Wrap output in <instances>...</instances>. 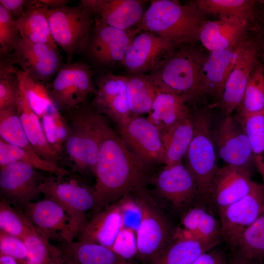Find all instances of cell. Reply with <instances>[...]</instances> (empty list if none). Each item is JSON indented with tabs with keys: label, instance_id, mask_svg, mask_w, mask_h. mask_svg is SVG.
<instances>
[{
	"label": "cell",
	"instance_id": "6da1fadb",
	"mask_svg": "<svg viewBox=\"0 0 264 264\" xmlns=\"http://www.w3.org/2000/svg\"><path fill=\"white\" fill-rule=\"evenodd\" d=\"M152 169L110 127L100 147L92 187L94 205L89 214L100 212L126 194L148 187L153 176Z\"/></svg>",
	"mask_w": 264,
	"mask_h": 264
},
{
	"label": "cell",
	"instance_id": "7a4b0ae2",
	"mask_svg": "<svg viewBox=\"0 0 264 264\" xmlns=\"http://www.w3.org/2000/svg\"><path fill=\"white\" fill-rule=\"evenodd\" d=\"M68 132L62 154L71 172L94 175L100 147L111 127L108 118L87 102L65 114Z\"/></svg>",
	"mask_w": 264,
	"mask_h": 264
},
{
	"label": "cell",
	"instance_id": "3957f363",
	"mask_svg": "<svg viewBox=\"0 0 264 264\" xmlns=\"http://www.w3.org/2000/svg\"><path fill=\"white\" fill-rule=\"evenodd\" d=\"M205 17L195 1L182 4L176 0H154L137 27L177 45L194 44Z\"/></svg>",
	"mask_w": 264,
	"mask_h": 264
},
{
	"label": "cell",
	"instance_id": "277c9868",
	"mask_svg": "<svg viewBox=\"0 0 264 264\" xmlns=\"http://www.w3.org/2000/svg\"><path fill=\"white\" fill-rule=\"evenodd\" d=\"M131 194L141 214L136 231V259L141 264H150L172 241L176 228L148 187Z\"/></svg>",
	"mask_w": 264,
	"mask_h": 264
},
{
	"label": "cell",
	"instance_id": "5b68a950",
	"mask_svg": "<svg viewBox=\"0 0 264 264\" xmlns=\"http://www.w3.org/2000/svg\"><path fill=\"white\" fill-rule=\"evenodd\" d=\"M192 116L194 134L184 165L195 181L199 199L210 201L212 182L220 168L212 134V116L207 108L195 110Z\"/></svg>",
	"mask_w": 264,
	"mask_h": 264
},
{
	"label": "cell",
	"instance_id": "8992f818",
	"mask_svg": "<svg viewBox=\"0 0 264 264\" xmlns=\"http://www.w3.org/2000/svg\"><path fill=\"white\" fill-rule=\"evenodd\" d=\"M194 44L176 50L158 68L149 73L187 103L201 97L202 70L207 55Z\"/></svg>",
	"mask_w": 264,
	"mask_h": 264
},
{
	"label": "cell",
	"instance_id": "52a82bcc",
	"mask_svg": "<svg viewBox=\"0 0 264 264\" xmlns=\"http://www.w3.org/2000/svg\"><path fill=\"white\" fill-rule=\"evenodd\" d=\"M53 38L66 53L67 63L75 55L83 53L89 39L95 18L92 11L82 3L56 9H47Z\"/></svg>",
	"mask_w": 264,
	"mask_h": 264
},
{
	"label": "cell",
	"instance_id": "ba28073f",
	"mask_svg": "<svg viewBox=\"0 0 264 264\" xmlns=\"http://www.w3.org/2000/svg\"><path fill=\"white\" fill-rule=\"evenodd\" d=\"M66 176H44L40 185L44 198L59 204L69 215L73 233L78 238L94 205L93 188Z\"/></svg>",
	"mask_w": 264,
	"mask_h": 264
},
{
	"label": "cell",
	"instance_id": "9c48e42d",
	"mask_svg": "<svg viewBox=\"0 0 264 264\" xmlns=\"http://www.w3.org/2000/svg\"><path fill=\"white\" fill-rule=\"evenodd\" d=\"M93 71L88 63L77 61L64 64L52 80L49 93L60 112L65 114L88 102L96 92Z\"/></svg>",
	"mask_w": 264,
	"mask_h": 264
},
{
	"label": "cell",
	"instance_id": "30bf717a",
	"mask_svg": "<svg viewBox=\"0 0 264 264\" xmlns=\"http://www.w3.org/2000/svg\"><path fill=\"white\" fill-rule=\"evenodd\" d=\"M151 182L154 186L151 192L160 204L181 215L199 199L195 181L182 162L165 165L153 175Z\"/></svg>",
	"mask_w": 264,
	"mask_h": 264
},
{
	"label": "cell",
	"instance_id": "8fae6325",
	"mask_svg": "<svg viewBox=\"0 0 264 264\" xmlns=\"http://www.w3.org/2000/svg\"><path fill=\"white\" fill-rule=\"evenodd\" d=\"M261 61L255 36H248L237 46L233 66L227 79L219 106L224 115L231 114L241 105L248 81Z\"/></svg>",
	"mask_w": 264,
	"mask_h": 264
},
{
	"label": "cell",
	"instance_id": "7c38bea8",
	"mask_svg": "<svg viewBox=\"0 0 264 264\" xmlns=\"http://www.w3.org/2000/svg\"><path fill=\"white\" fill-rule=\"evenodd\" d=\"M141 31L138 27L129 30L118 29L95 18L89 39L83 53L99 66L111 67L117 64H122L131 42Z\"/></svg>",
	"mask_w": 264,
	"mask_h": 264
},
{
	"label": "cell",
	"instance_id": "4fadbf2b",
	"mask_svg": "<svg viewBox=\"0 0 264 264\" xmlns=\"http://www.w3.org/2000/svg\"><path fill=\"white\" fill-rule=\"evenodd\" d=\"M0 57L18 66L31 79L44 84L52 80L64 64L58 47L22 38L8 57Z\"/></svg>",
	"mask_w": 264,
	"mask_h": 264
},
{
	"label": "cell",
	"instance_id": "5bb4252c",
	"mask_svg": "<svg viewBox=\"0 0 264 264\" xmlns=\"http://www.w3.org/2000/svg\"><path fill=\"white\" fill-rule=\"evenodd\" d=\"M178 46L148 31H141L132 39L122 64L129 74H149L161 66Z\"/></svg>",
	"mask_w": 264,
	"mask_h": 264
},
{
	"label": "cell",
	"instance_id": "9a60e30c",
	"mask_svg": "<svg viewBox=\"0 0 264 264\" xmlns=\"http://www.w3.org/2000/svg\"><path fill=\"white\" fill-rule=\"evenodd\" d=\"M116 126L123 141L146 164L153 168L163 164L164 149L160 133L147 117L131 115Z\"/></svg>",
	"mask_w": 264,
	"mask_h": 264
},
{
	"label": "cell",
	"instance_id": "2e32d148",
	"mask_svg": "<svg viewBox=\"0 0 264 264\" xmlns=\"http://www.w3.org/2000/svg\"><path fill=\"white\" fill-rule=\"evenodd\" d=\"M221 238L236 249L245 230L264 213V187L258 186L249 194L218 210Z\"/></svg>",
	"mask_w": 264,
	"mask_h": 264
},
{
	"label": "cell",
	"instance_id": "e0dca14e",
	"mask_svg": "<svg viewBox=\"0 0 264 264\" xmlns=\"http://www.w3.org/2000/svg\"><path fill=\"white\" fill-rule=\"evenodd\" d=\"M44 177L39 170L22 162L0 167V197L14 207L37 201Z\"/></svg>",
	"mask_w": 264,
	"mask_h": 264
},
{
	"label": "cell",
	"instance_id": "ac0fdd59",
	"mask_svg": "<svg viewBox=\"0 0 264 264\" xmlns=\"http://www.w3.org/2000/svg\"><path fill=\"white\" fill-rule=\"evenodd\" d=\"M16 207L21 209L35 229L49 241L61 244L71 242L75 239L69 215L53 200L44 198Z\"/></svg>",
	"mask_w": 264,
	"mask_h": 264
},
{
	"label": "cell",
	"instance_id": "d6986e66",
	"mask_svg": "<svg viewBox=\"0 0 264 264\" xmlns=\"http://www.w3.org/2000/svg\"><path fill=\"white\" fill-rule=\"evenodd\" d=\"M212 134L218 154L226 164L248 170L247 167L250 163L255 164L247 137L235 116L224 115L215 127L212 128Z\"/></svg>",
	"mask_w": 264,
	"mask_h": 264
},
{
	"label": "cell",
	"instance_id": "ffe728a7",
	"mask_svg": "<svg viewBox=\"0 0 264 264\" xmlns=\"http://www.w3.org/2000/svg\"><path fill=\"white\" fill-rule=\"evenodd\" d=\"M92 105L101 114L117 125L131 116L126 76L108 72L99 76Z\"/></svg>",
	"mask_w": 264,
	"mask_h": 264
},
{
	"label": "cell",
	"instance_id": "44dd1931",
	"mask_svg": "<svg viewBox=\"0 0 264 264\" xmlns=\"http://www.w3.org/2000/svg\"><path fill=\"white\" fill-rule=\"evenodd\" d=\"M258 185L252 180L248 170L226 164L219 168L213 179L211 201L218 210L241 199Z\"/></svg>",
	"mask_w": 264,
	"mask_h": 264
},
{
	"label": "cell",
	"instance_id": "7402d4cb",
	"mask_svg": "<svg viewBox=\"0 0 264 264\" xmlns=\"http://www.w3.org/2000/svg\"><path fill=\"white\" fill-rule=\"evenodd\" d=\"M253 26L243 19L220 18L217 20H205L201 24L198 41L210 52L233 48L250 35Z\"/></svg>",
	"mask_w": 264,
	"mask_h": 264
},
{
	"label": "cell",
	"instance_id": "603a6c76",
	"mask_svg": "<svg viewBox=\"0 0 264 264\" xmlns=\"http://www.w3.org/2000/svg\"><path fill=\"white\" fill-rule=\"evenodd\" d=\"M103 23L122 30L137 27L145 11L139 0H81Z\"/></svg>",
	"mask_w": 264,
	"mask_h": 264
},
{
	"label": "cell",
	"instance_id": "cb8c5ba5",
	"mask_svg": "<svg viewBox=\"0 0 264 264\" xmlns=\"http://www.w3.org/2000/svg\"><path fill=\"white\" fill-rule=\"evenodd\" d=\"M154 80L156 84V92L147 118L157 128L161 135L179 121L190 116L192 112L183 96Z\"/></svg>",
	"mask_w": 264,
	"mask_h": 264
},
{
	"label": "cell",
	"instance_id": "d4e9b609",
	"mask_svg": "<svg viewBox=\"0 0 264 264\" xmlns=\"http://www.w3.org/2000/svg\"><path fill=\"white\" fill-rule=\"evenodd\" d=\"M16 108L24 131L38 156L60 165L59 163L63 161V156L48 140L40 117L31 107L21 83Z\"/></svg>",
	"mask_w": 264,
	"mask_h": 264
},
{
	"label": "cell",
	"instance_id": "484cf974",
	"mask_svg": "<svg viewBox=\"0 0 264 264\" xmlns=\"http://www.w3.org/2000/svg\"><path fill=\"white\" fill-rule=\"evenodd\" d=\"M122 227V217L117 201L91 215L76 241L112 248Z\"/></svg>",
	"mask_w": 264,
	"mask_h": 264
},
{
	"label": "cell",
	"instance_id": "4316f807",
	"mask_svg": "<svg viewBox=\"0 0 264 264\" xmlns=\"http://www.w3.org/2000/svg\"><path fill=\"white\" fill-rule=\"evenodd\" d=\"M237 46L212 51L206 56L202 70L201 97L210 95L215 99V104L220 100L233 66Z\"/></svg>",
	"mask_w": 264,
	"mask_h": 264
},
{
	"label": "cell",
	"instance_id": "83f0119b",
	"mask_svg": "<svg viewBox=\"0 0 264 264\" xmlns=\"http://www.w3.org/2000/svg\"><path fill=\"white\" fill-rule=\"evenodd\" d=\"M181 227L178 236L182 239L196 240L203 243L218 245L220 242V224L206 209L193 205L181 217Z\"/></svg>",
	"mask_w": 264,
	"mask_h": 264
},
{
	"label": "cell",
	"instance_id": "f1b7e54d",
	"mask_svg": "<svg viewBox=\"0 0 264 264\" xmlns=\"http://www.w3.org/2000/svg\"><path fill=\"white\" fill-rule=\"evenodd\" d=\"M48 7L41 0H26L24 12L14 23L22 39L58 47L51 31L46 11Z\"/></svg>",
	"mask_w": 264,
	"mask_h": 264
},
{
	"label": "cell",
	"instance_id": "f546056e",
	"mask_svg": "<svg viewBox=\"0 0 264 264\" xmlns=\"http://www.w3.org/2000/svg\"><path fill=\"white\" fill-rule=\"evenodd\" d=\"M195 2L205 16L243 19L257 26L262 14L258 9V0H196Z\"/></svg>",
	"mask_w": 264,
	"mask_h": 264
},
{
	"label": "cell",
	"instance_id": "4dcf8cb0",
	"mask_svg": "<svg viewBox=\"0 0 264 264\" xmlns=\"http://www.w3.org/2000/svg\"><path fill=\"white\" fill-rule=\"evenodd\" d=\"M62 251L79 264H141L127 259L112 248L97 244L73 241L62 243Z\"/></svg>",
	"mask_w": 264,
	"mask_h": 264
},
{
	"label": "cell",
	"instance_id": "1f68e13d",
	"mask_svg": "<svg viewBox=\"0 0 264 264\" xmlns=\"http://www.w3.org/2000/svg\"><path fill=\"white\" fill-rule=\"evenodd\" d=\"M194 134L192 114L179 121L161 135L164 152L163 164L171 165L182 162Z\"/></svg>",
	"mask_w": 264,
	"mask_h": 264
},
{
	"label": "cell",
	"instance_id": "d6a6232c",
	"mask_svg": "<svg viewBox=\"0 0 264 264\" xmlns=\"http://www.w3.org/2000/svg\"><path fill=\"white\" fill-rule=\"evenodd\" d=\"M216 246L196 240L174 238L150 264H192Z\"/></svg>",
	"mask_w": 264,
	"mask_h": 264
},
{
	"label": "cell",
	"instance_id": "836d02e7",
	"mask_svg": "<svg viewBox=\"0 0 264 264\" xmlns=\"http://www.w3.org/2000/svg\"><path fill=\"white\" fill-rule=\"evenodd\" d=\"M126 76L131 115L148 114L155 95V80L149 74H129Z\"/></svg>",
	"mask_w": 264,
	"mask_h": 264
},
{
	"label": "cell",
	"instance_id": "e575fe53",
	"mask_svg": "<svg viewBox=\"0 0 264 264\" xmlns=\"http://www.w3.org/2000/svg\"><path fill=\"white\" fill-rule=\"evenodd\" d=\"M16 162H22L38 170L47 172L60 177L71 174V172L64 167L38 156L32 155L22 149L0 138V167Z\"/></svg>",
	"mask_w": 264,
	"mask_h": 264
},
{
	"label": "cell",
	"instance_id": "d590c367",
	"mask_svg": "<svg viewBox=\"0 0 264 264\" xmlns=\"http://www.w3.org/2000/svg\"><path fill=\"white\" fill-rule=\"evenodd\" d=\"M242 125L250 144L257 169L264 161V109L235 116Z\"/></svg>",
	"mask_w": 264,
	"mask_h": 264
},
{
	"label": "cell",
	"instance_id": "8d00e7d4",
	"mask_svg": "<svg viewBox=\"0 0 264 264\" xmlns=\"http://www.w3.org/2000/svg\"><path fill=\"white\" fill-rule=\"evenodd\" d=\"M22 240L27 249L24 264H53L62 252L59 246L52 245L34 225Z\"/></svg>",
	"mask_w": 264,
	"mask_h": 264
},
{
	"label": "cell",
	"instance_id": "74e56055",
	"mask_svg": "<svg viewBox=\"0 0 264 264\" xmlns=\"http://www.w3.org/2000/svg\"><path fill=\"white\" fill-rule=\"evenodd\" d=\"M235 249L236 254L262 263L264 259V213L245 230Z\"/></svg>",
	"mask_w": 264,
	"mask_h": 264
},
{
	"label": "cell",
	"instance_id": "f35d334b",
	"mask_svg": "<svg viewBox=\"0 0 264 264\" xmlns=\"http://www.w3.org/2000/svg\"><path fill=\"white\" fill-rule=\"evenodd\" d=\"M264 109V64H258L248 81L237 114L260 111Z\"/></svg>",
	"mask_w": 264,
	"mask_h": 264
},
{
	"label": "cell",
	"instance_id": "ab89813d",
	"mask_svg": "<svg viewBox=\"0 0 264 264\" xmlns=\"http://www.w3.org/2000/svg\"><path fill=\"white\" fill-rule=\"evenodd\" d=\"M17 68L0 57V110L15 108L20 96V82Z\"/></svg>",
	"mask_w": 264,
	"mask_h": 264
},
{
	"label": "cell",
	"instance_id": "60d3db41",
	"mask_svg": "<svg viewBox=\"0 0 264 264\" xmlns=\"http://www.w3.org/2000/svg\"><path fill=\"white\" fill-rule=\"evenodd\" d=\"M33 226L21 209L0 197V231L22 239Z\"/></svg>",
	"mask_w": 264,
	"mask_h": 264
},
{
	"label": "cell",
	"instance_id": "b9f144b4",
	"mask_svg": "<svg viewBox=\"0 0 264 264\" xmlns=\"http://www.w3.org/2000/svg\"><path fill=\"white\" fill-rule=\"evenodd\" d=\"M22 38L11 15L0 5V56L8 57Z\"/></svg>",
	"mask_w": 264,
	"mask_h": 264
},
{
	"label": "cell",
	"instance_id": "7bdbcfd3",
	"mask_svg": "<svg viewBox=\"0 0 264 264\" xmlns=\"http://www.w3.org/2000/svg\"><path fill=\"white\" fill-rule=\"evenodd\" d=\"M0 253L14 258L18 264H24L27 258V249L23 240L0 231Z\"/></svg>",
	"mask_w": 264,
	"mask_h": 264
},
{
	"label": "cell",
	"instance_id": "ee69618b",
	"mask_svg": "<svg viewBox=\"0 0 264 264\" xmlns=\"http://www.w3.org/2000/svg\"><path fill=\"white\" fill-rule=\"evenodd\" d=\"M135 231L123 227L112 249L123 257L129 260L136 259L137 249Z\"/></svg>",
	"mask_w": 264,
	"mask_h": 264
},
{
	"label": "cell",
	"instance_id": "f6af8a7d",
	"mask_svg": "<svg viewBox=\"0 0 264 264\" xmlns=\"http://www.w3.org/2000/svg\"><path fill=\"white\" fill-rule=\"evenodd\" d=\"M123 220V227L136 231L140 223L141 214L131 193L118 200Z\"/></svg>",
	"mask_w": 264,
	"mask_h": 264
},
{
	"label": "cell",
	"instance_id": "bcb514c9",
	"mask_svg": "<svg viewBox=\"0 0 264 264\" xmlns=\"http://www.w3.org/2000/svg\"><path fill=\"white\" fill-rule=\"evenodd\" d=\"M225 254L222 250L212 249L199 256L192 264H228Z\"/></svg>",
	"mask_w": 264,
	"mask_h": 264
},
{
	"label": "cell",
	"instance_id": "7dc6e473",
	"mask_svg": "<svg viewBox=\"0 0 264 264\" xmlns=\"http://www.w3.org/2000/svg\"><path fill=\"white\" fill-rule=\"evenodd\" d=\"M26 1V0H0V5L11 15L15 21L24 13Z\"/></svg>",
	"mask_w": 264,
	"mask_h": 264
},
{
	"label": "cell",
	"instance_id": "c3c4849f",
	"mask_svg": "<svg viewBox=\"0 0 264 264\" xmlns=\"http://www.w3.org/2000/svg\"><path fill=\"white\" fill-rule=\"evenodd\" d=\"M255 37L258 44L260 59L264 64V14H262Z\"/></svg>",
	"mask_w": 264,
	"mask_h": 264
},
{
	"label": "cell",
	"instance_id": "681fc988",
	"mask_svg": "<svg viewBox=\"0 0 264 264\" xmlns=\"http://www.w3.org/2000/svg\"><path fill=\"white\" fill-rule=\"evenodd\" d=\"M48 9H58L67 6L71 1L69 0H41Z\"/></svg>",
	"mask_w": 264,
	"mask_h": 264
},
{
	"label": "cell",
	"instance_id": "f907efd6",
	"mask_svg": "<svg viewBox=\"0 0 264 264\" xmlns=\"http://www.w3.org/2000/svg\"><path fill=\"white\" fill-rule=\"evenodd\" d=\"M228 264H262V263L244 258L235 253V255L228 260Z\"/></svg>",
	"mask_w": 264,
	"mask_h": 264
},
{
	"label": "cell",
	"instance_id": "816d5d0a",
	"mask_svg": "<svg viewBox=\"0 0 264 264\" xmlns=\"http://www.w3.org/2000/svg\"><path fill=\"white\" fill-rule=\"evenodd\" d=\"M53 264H79L66 255L63 251Z\"/></svg>",
	"mask_w": 264,
	"mask_h": 264
},
{
	"label": "cell",
	"instance_id": "f5cc1de1",
	"mask_svg": "<svg viewBox=\"0 0 264 264\" xmlns=\"http://www.w3.org/2000/svg\"><path fill=\"white\" fill-rule=\"evenodd\" d=\"M0 264H18V263L12 257L0 253Z\"/></svg>",
	"mask_w": 264,
	"mask_h": 264
},
{
	"label": "cell",
	"instance_id": "db71d44e",
	"mask_svg": "<svg viewBox=\"0 0 264 264\" xmlns=\"http://www.w3.org/2000/svg\"><path fill=\"white\" fill-rule=\"evenodd\" d=\"M258 170L262 176L263 181V183L262 184L264 187V161L261 167L259 169H258Z\"/></svg>",
	"mask_w": 264,
	"mask_h": 264
},
{
	"label": "cell",
	"instance_id": "11a10c76",
	"mask_svg": "<svg viewBox=\"0 0 264 264\" xmlns=\"http://www.w3.org/2000/svg\"><path fill=\"white\" fill-rule=\"evenodd\" d=\"M259 2L260 3H261L262 4H263V5H264V0H259Z\"/></svg>",
	"mask_w": 264,
	"mask_h": 264
}]
</instances>
